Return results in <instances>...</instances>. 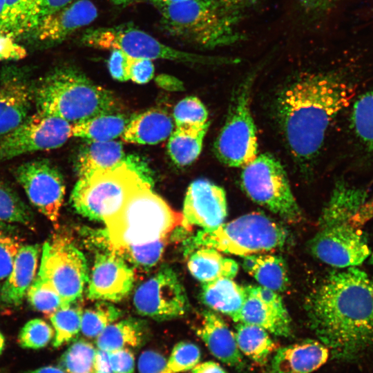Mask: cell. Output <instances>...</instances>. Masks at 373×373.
Returning <instances> with one entry per match:
<instances>
[{"label":"cell","instance_id":"cell-1","mask_svg":"<svg viewBox=\"0 0 373 373\" xmlns=\"http://www.w3.org/2000/svg\"><path fill=\"white\" fill-rule=\"evenodd\" d=\"M305 309L311 329L334 357L354 359L373 344V278L359 268L331 273Z\"/></svg>","mask_w":373,"mask_h":373},{"label":"cell","instance_id":"cell-2","mask_svg":"<svg viewBox=\"0 0 373 373\" xmlns=\"http://www.w3.org/2000/svg\"><path fill=\"white\" fill-rule=\"evenodd\" d=\"M356 86L335 73L303 75L277 99V115L288 147L298 160L314 159L334 118L352 102Z\"/></svg>","mask_w":373,"mask_h":373},{"label":"cell","instance_id":"cell-3","mask_svg":"<svg viewBox=\"0 0 373 373\" xmlns=\"http://www.w3.org/2000/svg\"><path fill=\"white\" fill-rule=\"evenodd\" d=\"M35 104L37 111L61 117L72 125L114 113L118 106L111 91L71 66L55 68L35 84Z\"/></svg>","mask_w":373,"mask_h":373},{"label":"cell","instance_id":"cell-4","mask_svg":"<svg viewBox=\"0 0 373 373\" xmlns=\"http://www.w3.org/2000/svg\"><path fill=\"white\" fill-rule=\"evenodd\" d=\"M144 183L130 195L122 209L104 224L113 249L169 238L182 226V213L175 211Z\"/></svg>","mask_w":373,"mask_h":373},{"label":"cell","instance_id":"cell-5","mask_svg":"<svg viewBox=\"0 0 373 373\" xmlns=\"http://www.w3.org/2000/svg\"><path fill=\"white\" fill-rule=\"evenodd\" d=\"M162 27L171 35L204 48L232 45L242 39L238 17L218 0H189L157 8Z\"/></svg>","mask_w":373,"mask_h":373},{"label":"cell","instance_id":"cell-6","mask_svg":"<svg viewBox=\"0 0 373 373\" xmlns=\"http://www.w3.org/2000/svg\"><path fill=\"white\" fill-rule=\"evenodd\" d=\"M287 233L278 223L260 213L243 215L216 227L201 229L186 240L185 255L199 247L247 256L281 247Z\"/></svg>","mask_w":373,"mask_h":373},{"label":"cell","instance_id":"cell-7","mask_svg":"<svg viewBox=\"0 0 373 373\" xmlns=\"http://www.w3.org/2000/svg\"><path fill=\"white\" fill-rule=\"evenodd\" d=\"M144 183L148 182L125 162L79 178L70 202L78 213L105 223L118 213L132 193Z\"/></svg>","mask_w":373,"mask_h":373},{"label":"cell","instance_id":"cell-8","mask_svg":"<svg viewBox=\"0 0 373 373\" xmlns=\"http://www.w3.org/2000/svg\"><path fill=\"white\" fill-rule=\"evenodd\" d=\"M81 43L97 49H118L133 58L167 59L203 64H228L237 59L204 56L181 51L167 46L132 24L89 28L80 38Z\"/></svg>","mask_w":373,"mask_h":373},{"label":"cell","instance_id":"cell-9","mask_svg":"<svg viewBox=\"0 0 373 373\" xmlns=\"http://www.w3.org/2000/svg\"><path fill=\"white\" fill-rule=\"evenodd\" d=\"M241 184L254 202L290 222H298L301 211L280 162L268 153L258 155L243 167Z\"/></svg>","mask_w":373,"mask_h":373},{"label":"cell","instance_id":"cell-10","mask_svg":"<svg viewBox=\"0 0 373 373\" xmlns=\"http://www.w3.org/2000/svg\"><path fill=\"white\" fill-rule=\"evenodd\" d=\"M250 79L238 89L214 144L217 158L231 167H244L258 155L256 129L250 109Z\"/></svg>","mask_w":373,"mask_h":373},{"label":"cell","instance_id":"cell-11","mask_svg":"<svg viewBox=\"0 0 373 373\" xmlns=\"http://www.w3.org/2000/svg\"><path fill=\"white\" fill-rule=\"evenodd\" d=\"M38 274L52 284L65 305L82 296L89 279L84 255L70 240L61 236L44 244Z\"/></svg>","mask_w":373,"mask_h":373},{"label":"cell","instance_id":"cell-12","mask_svg":"<svg viewBox=\"0 0 373 373\" xmlns=\"http://www.w3.org/2000/svg\"><path fill=\"white\" fill-rule=\"evenodd\" d=\"M72 127L61 117L37 111L0 140V160L59 148L73 136Z\"/></svg>","mask_w":373,"mask_h":373},{"label":"cell","instance_id":"cell-13","mask_svg":"<svg viewBox=\"0 0 373 373\" xmlns=\"http://www.w3.org/2000/svg\"><path fill=\"white\" fill-rule=\"evenodd\" d=\"M309 247L318 260L340 269L357 267L371 254L365 234L349 221L319 222Z\"/></svg>","mask_w":373,"mask_h":373},{"label":"cell","instance_id":"cell-14","mask_svg":"<svg viewBox=\"0 0 373 373\" xmlns=\"http://www.w3.org/2000/svg\"><path fill=\"white\" fill-rule=\"evenodd\" d=\"M133 303L140 314L158 321L180 317L189 309L182 284L177 274L166 265L139 286Z\"/></svg>","mask_w":373,"mask_h":373},{"label":"cell","instance_id":"cell-15","mask_svg":"<svg viewBox=\"0 0 373 373\" xmlns=\"http://www.w3.org/2000/svg\"><path fill=\"white\" fill-rule=\"evenodd\" d=\"M15 177L30 202L57 225L65 195L64 181L57 168L48 160H35L18 166Z\"/></svg>","mask_w":373,"mask_h":373},{"label":"cell","instance_id":"cell-16","mask_svg":"<svg viewBox=\"0 0 373 373\" xmlns=\"http://www.w3.org/2000/svg\"><path fill=\"white\" fill-rule=\"evenodd\" d=\"M135 278L133 267L108 245L107 251L96 254L87 296L90 300L120 301L131 292Z\"/></svg>","mask_w":373,"mask_h":373},{"label":"cell","instance_id":"cell-17","mask_svg":"<svg viewBox=\"0 0 373 373\" xmlns=\"http://www.w3.org/2000/svg\"><path fill=\"white\" fill-rule=\"evenodd\" d=\"M245 289L246 299L232 319L259 326L276 336H289L291 321L278 292L260 285H249Z\"/></svg>","mask_w":373,"mask_h":373},{"label":"cell","instance_id":"cell-18","mask_svg":"<svg viewBox=\"0 0 373 373\" xmlns=\"http://www.w3.org/2000/svg\"><path fill=\"white\" fill-rule=\"evenodd\" d=\"M227 215L224 190L205 179L189 186L184 201L182 227L190 232L194 226L209 229L223 223Z\"/></svg>","mask_w":373,"mask_h":373},{"label":"cell","instance_id":"cell-19","mask_svg":"<svg viewBox=\"0 0 373 373\" xmlns=\"http://www.w3.org/2000/svg\"><path fill=\"white\" fill-rule=\"evenodd\" d=\"M98 10L90 0H73L45 17L24 38L37 44H57L95 20Z\"/></svg>","mask_w":373,"mask_h":373},{"label":"cell","instance_id":"cell-20","mask_svg":"<svg viewBox=\"0 0 373 373\" xmlns=\"http://www.w3.org/2000/svg\"><path fill=\"white\" fill-rule=\"evenodd\" d=\"M35 86L18 70H7L0 78V140L30 115Z\"/></svg>","mask_w":373,"mask_h":373},{"label":"cell","instance_id":"cell-21","mask_svg":"<svg viewBox=\"0 0 373 373\" xmlns=\"http://www.w3.org/2000/svg\"><path fill=\"white\" fill-rule=\"evenodd\" d=\"M329 349L321 342L308 340L281 347L271 362V373H311L327 360Z\"/></svg>","mask_w":373,"mask_h":373},{"label":"cell","instance_id":"cell-22","mask_svg":"<svg viewBox=\"0 0 373 373\" xmlns=\"http://www.w3.org/2000/svg\"><path fill=\"white\" fill-rule=\"evenodd\" d=\"M196 332L216 358L233 367L242 365L234 333L217 314L212 311L203 312Z\"/></svg>","mask_w":373,"mask_h":373},{"label":"cell","instance_id":"cell-23","mask_svg":"<svg viewBox=\"0 0 373 373\" xmlns=\"http://www.w3.org/2000/svg\"><path fill=\"white\" fill-rule=\"evenodd\" d=\"M40 250L37 244L21 246L11 271L0 290L1 302L10 306L21 303L35 279Z\"/></svg>","mask_w":373,"mask_h":373},{"label":"cell","instance_id":"cell-24","mask_svg":"<svg viewBox=\"0 0 373 373\" xmlns=\"http://www.w3.org/2000/svg\"><path fill=\"white\" fill-rule=\"evenodd\" d=\"M173 122L164 111L153 108L133 118L122 134L126 142L155 144L164 141L172 133Z\"/></svg>","mask_w":373,"mask_h":373},{"label":"cell","instance_id":"cell-25","mask_svg":"<svg viewBox=\"0 0 373 373\" xmlns=\"http://www.w3.org/2000/svg\"><path fill=\"white\" fill-rule=\"evenodd\" d=\"M185 256L190 273L202 283L219 278H233L238 271L236 261L213 248H196Z\"/></svg>","mask_w":373,"mask_h":373},{"label":"cell","instance_id":"cell-26","mask_svg":"<svg viewBox=\"0 0 373 373\" xmlns=\"http://www.w3.org/2000/svg\"><path fill=\"white\" fill-rule=\"evenodd\" d=\"M122 143L116 141H89L81 149L76 162L79 178L95 171L116 167L126 162Z\"/></svg>","mask_w":373,"mask_h":373},{"label":"cell","instance_id":"cell-27","mask_svg":"<svg viewBox=\"0 0 373 373\" xmlns=\"http://www.w3.org/2000/svg\"><path fill=\"white\" fill-rule=\"evenodd\" d=\"M247 297L245 287L233 278H219L202 283L201 299L211 309L231 318L241 309Z\"/></svg>","mask_w":373,"mask_h":373},{"label":"cell","instance_id":"cell-28","mask_svg":"<svg viewBox=\"0 0 373 373\" xmlns=\"http://www.w3.org/2000/svg\"><path fill=\"white\" fill-rule=\"evenodd\" d=\"M242 265L262 287L280 292L288 286L287 265L280 256L258 254L249 255L244 257Z\"/></svg>","mask_w":373,"mask_h":373},{"label":"cell","instance_id":"cell-29","mask_svg":"<svg viewBox=\"0 0 373 373\" xmlns=\"http://www.w3.org/2000/svg\"><path fill=\"white\" fill-rule=\"evenodd\" d=\"M144 323L136 318H126L107 326L96 338L97 349L111 352L140 346L144 341Z\"/></svg>","mask_w":373,"mask_h":373},{"label":"cell","instance_id":"cell-30","mask_svg":"<svg viewBox=\"0 0 373 373\" xmlns=\"http://www.w3.org/2000/svg\"><path fill=\"white\" fill-rule=\"evenodd\" d=\"M209 126L199 128L176 126L169 136L167 145L169 156L175 164L180 166L189 165L198 157Z\"/></svg>","mask_w":373,"mask_h":373},{"label":"cell","instance_id":"cell-31","mask_svg":"<svg viewBox=\"0 0 373 373\" xmlns=\"http://www.w3.org/2000/svg\"><path fill=\"white\" fill-rule=\"evenodd\" d=\"M128 122L129 120L121 114H102L73 125V136L94 142L112 141L122 135Z\"/></svg>","mask_w":373,"mask_h":373},{"label":"cell","instance_id":"cell-32","mask_svg":"<svg viewBox=\"0 0 373 373\" xmlns=\"http://www.w3.org/2000/svg\"><path fill=\"white\" fill-rule=\"evenodd\" d=\"M234 335L240 351L258 364L266 363L276 347L267 331L255 325L238 323Z\"/></svg>","mask_w":373,"mask_h":373},{"label":"cell","instance_id":"cell-33","mask_svg":"<svg viewBox=\"0 0 373 373\" xmlns=\"http://www.w3.org/2000/svg\"><path fill=\"white\" fill-rule=\"evenodd\" d=\"M351 126L365 151L373 157V90L359 95L354 102Z\"/></svg>","mask_w":373,"mask_h":373},{"label":"cell","instance_id":"cell-34","mask_svg":"<svg viewBox=\"0 0 373 373\" xmlns=\"http://www.w3.org/2000/svg\"><path fill=\"white\" fill-rule=\"evenodd\" d=\"M169 238L158 239L145 244L129 245L112 249L134 267L148 270L160 261Z\"/></svg>","mask_w":373,"mask_h":373},{"label":"cell","instance_id":"cell-35","mask_svg":"<svg viewBox=\"0 0 373 373\" xmlns=\"http://www.w3.org/2000/svg\"><path fill=\"white\" fill-rule=\"evenodd\" d=\"M122 312L107 301H100L82 312L81 331L88 338H97L110 324L119 318Z\"/></svg>","mask_w":373,"mask_h":373},{"label":"cell","instance_id":"cell-36","mask_svg":"<svg viewBox=\"0 0 373 373\" xmlns=\"http://www.w3.org/2000/svg\"><path fill=\"white\" fill-rule=\"evenodd\" d=\"M82 310L78 306H64L50 314L55 330L53 346L58 347L70 341L81 331Z\"/></svg>","mask_w":373,"mask_h":373},{"label":"cell","instance_id":"cell-37","mask_svg":"<svg viewBox=\"0 0 373 373\" xmlns=\"http://www.w3.org/2000/svg\"><path fill=\"white\" fill-rule=\"evenodd\" d=\"M26 294L30 305L46 314H51L60 307L66 306L52 284L38 274Z\"/></svg>","mask_w":373,"mask_h":373},{"label":"cell","instance_id":"cell-38","mask_svg":"<svg viewBox=\"0 0 373 373\" xmlns=\"http://www.w3.org/2000/svg\"><path fill=\"white\" fill-rule=\"evenodd\" d=\"M97 349L81 339L73 343L61 357V365L66 373H93Z\"/></svg>","mask_w":373,"mask_h":373},{"label":"cell","instance_id":"cell-39","mask_svg":"<svg viewBox=\"0 0 373 373\" xmlns=\"http://www.w3.org/2000/svg\"><path fill=\"white\" fill-rule=\"evenodd\" d=\"M0 220L28 225L32 221L29 207L12 190L0 183Z\"/></svg>","mask_w":373,"mask_h":373},{"label":"cell","instance_id":"cell-40","mask_svg":"<svg viewBox=\"0 0 373 373\" xmlns=\"http://www.w3.org/2000/svg\"><path fill=\"white\" fill-rule=\"evenodd\" d=\"M173 117L177 127L199 128L209 125L207 110L195 97L180 101L173 109Z\"/></svg>","mask_w":373,"mask_h":373},{"label":"cell","instance_id":"cell-41","mask_svg":"<svg viewBox=\"0 0 373 373\" xmlns=\"http://www.w3.org/2000/svg\"><path fill=\"white\" fill-rule=\"evenodd\" d=\"M0 32L15 39L22 38L30 0H5Z\"/></svg>","mask_w":373,"mask_h":373},{"label":"cell","instance_id":"cell-42","mask_svg":"<svg viewBox=\"0 0 373 373\" xmlns=\"http://www.w3.org/2000/svg\"><path fill=\"white\" fill-rule=\"evenodd\" d=\"M201 356L199 347L190 342L176 344L166 363L167 373H180L192 370L198 364Z\"/></svg>","mask_w":373,"mask_h":373},{"label":"cell","instance_id":"cell-43","mask_svg":"<svg viewBox=\"0 0 373 373\" xmlns=\"http://www.w3.org/2000/svg\"><path fill=\"white\" fill-rule=\"evenodd\" d=\"M52 328L44 320L34 318L28 321L19 334L20 345L24 348L39 349L46 346L52 338Z\"/></svg>","mask_w":373,"mask_h":373},{"label":"cell","instance_id":"cell-44","mask_svg":"<svg viewBox=\"0 0 373 373\" xmlns=\"http://www.w3.org/2000/svg\"><path fill=\"white\" fill-rule=\"evenodd\" d=\"M72 1L73 0H30L22 38L30 33L45 17Z\"/></svg>","mask_w":373,"mask_h":373},{"label":"cell","instance_id":"cell-45","mask_svg":"<svg viewBox=\"0 0 373 373\" xmlns=\"http://www.w3.org/2000/svg\"><path fill=\"white\" fill-rule=\"evenodd\" d=\"M21 246L17 238L0 232V280L6 278L10 273Z\"/></svg>","mask_w":373,"mask_h":373},{"label":"cell","instance_id":"cell-46","mask_svg":"<svg viewBox=\"0 0 373 373\" xmlns=\"http://www.w3.org/2000/svg\"><path fill=\"white\" fill-rule=\"evenodd\" d=\"M108 60V68L111 77L119 82L130 79L131 57L118 49L111 50Z\"/></svg>","mask_w":373,"mask_h":373},{"label":"cell","instance_id":"cell-47","mask_svg":"<svg viewBox=\"0 0 373 373\" xmlns=\"http://www.w3.org/2000/svg\"><path fill=\"white\" fill-rule=\"evenodd\" d=\"M166 360L160 353L153 350L143 352L139 357V373H167Z\"/></svg>","mask_w":373,"mask_h":373},{"label":"cell","instance_id":"cell-48","mask_svg":"<svg viewBox=\"0 0 373 373\" xmlns=\"http://www.w3.org/2000/svg\"><path fill=\"white\" fill-rule=\"evenodd\" d=\"M154 70L152 60L131 57L129 73L133 82L139 84L149 82L153 77Z\"/></svg>","mask_w":373,"mask_h":373},{"label":"cell","instance_id":"cell-49","mask_svg":"<svg viewBox=\"0 0 373 373\" xmlns=\"http://www.w3.org/2000/svg\"><path fill=\"white\" fill-rule=\"evenodd\" d=\"M113 373H133L135 358L129 349L108 352Z\"/></svg>","mask_w":373,"mask_h":373},{"label":"cell","instance_id":"cell-50","mask_svg":"<svg viewBox=\"0 0 373 373\" xmlns=\"http://www.w3.org/2000/svg\"><path fill=\"white\" fill-rule=\"evenodd\" d=\"M26 55V49L17 43V39L0 32V60L20 59Z\"/></svg>","mask_w":373,"mask_h":373},{"label":"cell","instance_id":"cell-51","mask_svg":"<svg viewBox=\"0 0 373 373\" xmlns=\"http://www.w3.org/2000/svg\"><path fill=\"white\" fill-rule=\"evenodd\" d=\"M373 218V196L366 200L355 214L350 218V224L353 227L361 228Z\"/></svg>","mask_w":373,"mask_h":373},{"label":"cell","instance_id":"cell-52","mask_svg":"<svg viewBox=\"0 0 373 373\" xmlns=\"http://www.w3.org/2000/svg\"><path fill=\"white\" fill-rule=\"evenodd\" d=\"M256 0H218L221 7L229 14L238 18L240 13L249 8Z\"/></svg>","mask_w":373,"mask_h":373},{"label":"cell","instance_id":"cell-53","mask_svg":"<svg viewBox=\"0 0 373 373\" xmlns=\"http://www.w3.org/2000/svg\"><path fill=\"white\" fill-rule=\"evenodd\" d=\"M302 7L312 13H322L330 9L338 0H298Z\"/></svg>","mask_w":373,"mask_h":373},{"label":"cell","instance_id":"cell-54","mask_svg":"<svg viewBox=\"0 0 373 373\" xmlns=\"http://www.w3.org/2000/svg\"><path fill=\"white\" fill-rule=\"evenodd\" d=\"M93 373H113L108 352L97 349L93 365Z\"/></svg>","mask_w":373,"mask_h":373},{"label":"cell","instance_id":"cell-55","mask_svg":"<svg viewBox=\"0 0 373 373\" xmlns=\"http://www.w3.org/2000/svg\"><path fill=\"white\" fill-rule=\"evenodd\" d=\"M155 82L160 88L167 90L178 91L184 88L181 81L169 75H160L155 78Z\"/></svg>","mask_w":373,"mask_h":373},{"label":"cell","instance_id":"cell-56","mask_svg":"<svg viewBox=\"0 0 373 373\" xmlns=\"http://www.w3.org/2000/svg\"><path fill=\"white\" fill-rule=\"evenodd\" d=\"M192 373H227L218 363L213 361H206L197 364Z\"/></svg>","mask_w":373,"mask_h":373},{"label":"cell","instance_id":"cell-57","mask_svg":"<svg viewBox=\"0 0 373 373\" xmlns=\"http://www.w3.org/2000/svg\"><path fill=\"white\" fill-rule=\"evenodd\" d=\"M25 373H66L63 369L54 367L46 366L42 367L34 370L28 371Z\"/></svg>","mask_w":373,"mask_h":373},{"label":"cell","instance_id":"cell-58","mask_svg":"<svg viewBox=\"0 0 373 373\" xmlns=\"http://www.w3.org/2000/svg\"><path fill=\"white\" fill-rule=\"evenodd\" d=\"M155 6L160 8L166 5L179 3L189 0H149Z\"/></svg>","mask_w":373,"mask_h":373},{"label":"cell","instance_id":"cell-59","mask_svg":"<svg viewBox=\"0 0 373 373\" xmlns=\"http://www.w3.org/2000/svg\"><path fill=\"white\" fill-rule=\"evenodd\" d=\"M113 4L116 6H124L131 3L137 0H110Z\"/></svg>","mask_w":373,"mask_h":373},{"label":"cell","instance_id":"cell-60","mask_svg":"<svg viewBox=\"0 0 373 373\" xmlns=\"http://www.w3.org/2000/svg\"><path fill=\"white\" fill-rule=\"evenodd\" d=\"M5 0H0V24L2 21L4 10H5Z\"/></svg>","mask_w":373,"mask_h":373},{"label":"cell","instance_id":"cell-61","mask_svg":"<svg viewBox=\"0 0 373 373\" xmlns=\"http://www.w3.org/2000/svg\"><path fill=\"white\" fill-rule=\"evenodd\" d=\"M4 345H5V339L3 334L0 332V354H1L3 350Z\"/></svg>","mask_w":373,"mask_h":373},{"label":"cell","instance_id":"cell-62","mask_svg":"<svg viewBox=\"0 0 373 373\" xmlns=\"http://www.w3.org/2000/svg\"><path fill=\"white\" fill-rule=\"evenodd\" d=\"M371 257H370V263L373 267V251L371 253Z\"/></svg>","mask_w":373,"mask_h":373},{"label":"cell","instance_id":"cell-63","mask_svg":"<svg viewBox=\"0 0 373 373\" xmlns=\"http://www.w3.org/2000/svg\"><path fill=\"white\" fill-rule=\"evenodd\" d=\"M0 373H3V372H1L0 371Z\"/></svg>","mask_w":373,"mask_h":373}]
</instances>
